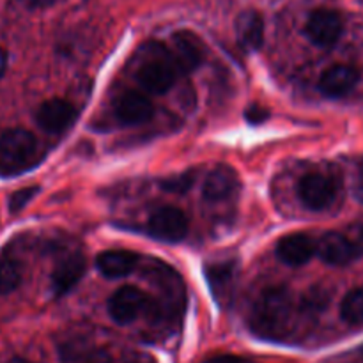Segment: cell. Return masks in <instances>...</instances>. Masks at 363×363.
Returning a JSON list of instances; mask_svg holds the SVG:
<instances>
[{
	"label": "cell",
	"mask_w": 363,
	"mask_h": 363,
	"mask_svg": "<svg viewBox=\"0 0 363 363\" xmlns=\"http://www.w3.org/2000/svg\"><path fill=\"white\" fill-rule=\"evenodd\" d=\"M291 308H293L291 294L284 287L266 291L255 305L250 325L252 330L266 339H280L286 333Z\"/></svg>",
	"instance_id": "obj_1"
},
{
	"label": "cell",
	"mask_w": 363,
	"mask_h": 363,
	"mask_svg": "<svg viewBox=\"0 0 363 363\" xmlns=\"http://www.w3.org/2000/svg\"><path fill=\"white\" fill-rule=\"evenodd\" d=\"M38 152V140L23 128L7 130L0 137V176H11L27 169Z\"/></svg>",
	"instance_id": "obj_2"
},
{
	"label": "cell",
	"mask_w": 363,
	"mask_h": 363,
	"mask_svg": "<svg viewBox=\"0 0 363 363\" xmlns=\"http://www.w3.org/2000/svg\"><path fill=\"white\" fill-rule=\"evenodd\" d=\"M142 87L152 94H165L176 84V62L172 55L158 43L149 45V57L137 73Z\"/></svg>",
	"instance_id": "obj_3"
},
{
	"label": "cell",
	"mask_w": 363,
	"mask_h": 363,
	"mask_svg": "<svg viewBox=\"0 0 363 363\" xmlns=\"http://www.w3.org/2000/svg\"><path fill=\"white\" fill-rule=\"evenodd\" d=\"M151 307L149 298L133 286H124L117 289L108 300V312L119 325H128L140 318Z\"/></svg>",
	"instance_id": "obj_4"
},
{
	"label": "cell",
	"mask_w": 363,
	"mask_h": 363,
	"mask_svg": "<svg viewBox=\"0 0 363 363\" xmlns=\"http://www.w3.org/2000/svg\"><path fill=\"white\" fill-rule=\"evenodd\" d=\"M344 30V21L337 11L332 9H318L311 14L307 25H305V34L308 35L314 45L330 48L340 39Z\"/></svg>",
	"instance_id": "obj_5"
},
{
	"label": "cell",
	"mask_w": 363,
	"mask_h": 363,
	"mask_svg": "<svg viewBox=\"0 0 363 363\" xmlns=\"http://www.w3.org/2000/svg\"><path fill=\"white\" fill-rule=\"evenodd\" d=\"M149 233L162 241L177 243L188 234V218L181 209L167 206L155 211L149 218Z\"/></svg>",
	"instance_id": "obj_6"
},
{
	"label": "cell",
	"mask_w": 363,
	"mask_h": 363,
	"mask_svg": "<svg viewBox=\"0 0 363 363\" xmlns=\"http://www.w3.org/2000/svg\"><path fill=\"white\" fill-rule=\"evenodd\" d=\"M298 195L308 209L321 211L328 208L335 199V184L325 174L312 172L301 177L298 184Z\"/></svg>",
	"instance_id": "obj_7"
},
{
	"label": "cell",
	"mask_w": 363,
	"mask_h": 363,
	"mask_svg": "<svg viewBox=\"0 0 363 363\" xmlns=\"http://www.w3.org/2000/svg\"><path fill=\"white\" fill-rule=\"evenodd\" d=\"M77 116V108L69 101L53 98L39 106L38 112H35V121L48 133H62L67 128L73 126Z\"/></svg>",
	"instance_id": "obj_8"
},
{
	"label": "cell",
	"mask_w": 363,
	"mask_h": 363,
	"mask_svg": "<svg viewBox=\"0 0 363 363\" xmlns=\"http://www.w3.org/2000/svg\"><path fill=\"white\" fill-rule=\"evenodd\" d=\"M87 269L85 255L82 252H73L60 259L52 272V289L55 296L69 293L82 280Z\"/></svg>",
	"instance_id": "obj_9"
},
{
	"label": "cell",
	"mask_w": 363,
	"mask_h": 363,
	"mask_svg": "<svg viewBox=\"0 0 363 363\" xmlns=\"http://www.w3.org/2000/svg\"><path fill=\"white\" fill-rule=\"evenodd\" d=\"M172 59L183 71H194L204 62V46L190 30H179L172 35Z\"/></svg>",
	"instance_id": "obj_10"
},
{
	"label": "cell",
	"mask_w": 363,
	"mask_h": 363,
	"mask_svg": "<svg viewBox=\"0 0 363 363\" xmlns=\"http://www.w3.org/2000/svg\"><path fill=\"white\" fill-rule=\"evenodd\" d=\"M315 254L330 266H347L357 259L358 250L342 234L326 233L315 245Z\"/></svg>",
	"instance_id": "obj_11"
},
{
	"label": "cell",
	"mask_w": 363,
	"mask_h": 363,
	"mask_svg": "<svg viewBox=\"0 0 363 363\" xmlns=\"http://www.w3.org/2000/svg\"><path fill=\"white\" fill-rule=\"evenodd\" d=\"M315 254V243L312 241L311 236L307 234H289L284 236L277 245V255L280 261L287 266H303L314 257Z\"/></svg>",
	"instance_id": "obj_12"
},
{
	"label": "cell",
	"mask_w": 363,
	"mask_h": 363,
	"mask_svg": "<svg viewBox=\"0 0 363 363\" xmlns=\"http://www.w3.org/2000/svg\"><path fill=\"white\" fill-rule=\"evenodd\" d=\"M360 80V73L357 67L347 66V64H337V66L328 67L319 78V89L323 94L330 98H339V96L347 94L351 89Z\"/></svg>",
	"instance_id": "obj_13"
},
{
	"label": "cell",
	"mask_w": 363,
	"mask_h": 363,
	"mask_svg": "<svg viewBox=\"0 0 363 363\" xmlns=\"http://www.w3.org/2000/svg\"><path fill=\"white\" fill-rule=\"evenodd\" d=\"M152 103L140 92H124L116 101V116L123 124H142L152 117Z\"/></svg>",
	"instance_id": "obj_14"
},
{
	"label": "cell",
	"mask_w": 363,
	"mask_h": 363,
	"mask_svg": "<svg viewBox=\"0 0 363 363\" xmlns=\"http://www.w3.org/2000/svg\"><path fill=\"white\" fill-rule=\"evenodd\" d=\"M240 186V177L234 172L233 167L220 165L213 169L206 177L204 184H202V195L208 201H223V199L230 197L234 191Z\"/></svg>",
	"instance_id": "obj_15"
},
{
	"label": "cell",
	"mask_w": 363,
	"mask_h": 363,
	"mask_svg": "<svg viewBox=\"0 0 363 363\" xmlns=\"http://www.w3.org/2000/svg\"><path fill=\"white\" fill-rule=\"evenodd\" d=\"M236 34L248 50H259L264 43V20L254 9H245L236 18Z\"/></svg>",
	"instance_id": "obj_16"
},
{
	"label": "cell",
	"mask_w": 363,
	"mask_h": 363,
	"mask_svg": "<svg viewBox=\"0 0 363 363\" xmlns=\"http://www.w3.org/2000/svg\"><path fill=\"white\" fill-rule=\"evenodd\" d=\"M138 257L128 250H106L96 259V266L106 279H123L130 275L137 266Z\"/></svg>",
	"instance_id": "obj_17"
},
{
	"label": "cell",
	"mask_w": 363,
	"mask_h": 363,
	"mask_svg": "<svg viewBox=\"0 0 363 363\" xmlns=\"http://www.w3.org/2000/svg\"><path fill=\"white\" fill-rule=\"evenodd\" d=\"M206 279H208L209 289L218 303H227L233 291L234 280V266L222 262V264L206 266Z\"/></svg>",
	"instance_id": "obj_18"
},
{
	"label": "cell",
	"mask_w": 363,
	"mask_h": 363,
	"mask_svg": "<svg viewBox=\"0 0 363 363\" xmlns=\"http://www.w3.org/2000/svg\"><path fill=\"white\" fill-rule=\"evenodd\" d=\"M21 264L11 257L0 259V294H9L21 284Z\"/></svg>",
	"instance_id": "obj_19"
},
{
	"label": "cell",
	"mask_w": 363,
	"mask_h": 363,
	"mask_svg": "<svg viewBox=\"0 0 363 363\" xmlns=\"http://www.w3.org/2000/svg\"><path fill=\"white\" fill-rule=\"evenodd\" d=\"M340 315L350 325H363V289H354L344 298Z\"/></svg>",
	"instance_id": "obj_20"
},
{
	"label": "cell",
	"mask_w": 363,
	"mask_h": 363,
	"mask_svg": "<svg viewBox=\"0 0 363 363\" xmlns=\"http://www.w3.org/2000/svg\"><path fill=\"white\" fill-rule=\"evenodd\" d=\"M195 177H197V174L194 170H188V172L177 174V176L162 181V188L165 191H170V194H186L194 186Z\"/></svg>",
	"instance_id": "obj_21"
},
{
	"label": "cell",
	"mask_w": 363,
	"mask_h": 363,
	"mask_svg": "<svg viewBox=\"0 0 363 363\" xmlns=\"http://www.w3.org/2000/svg\"><path fill=\"white\" fill-rule=\"evenodd\" d=\"M39 194L38 186H27L21 188V190L14 191L9 199V211L11 213H20L25 206L30 204L32 199Z\"/></svg>",
	"instance_id": "obj_22"
},
{
	"label": "cell",
	"mask_w": 363,
	"mask_h": 363,
	"mask_svg": "<svg viewBox=\"0 0 363 363\" xmlns=\"http://www.w3.org/2000/svg\"><path fill=\"white\" fill-rule=\"evenodd\" d=\"M268 117H269V112L266 108H262V106H250V108L247 110V121L252 124L264 123Z\"/></svg>",
	"instance_id": "obj_23"
},
{
	"label": "cell",
	"mask_w": 363,
	"mask_h": 363,
	"mask_svg": "<svg viewBox=\"0 0 363 363\" xmlns=\"http://www.w3.org/2000/svg\"><path fill=\"white\" fill-rule=\"evenodd\" d=\"M204 363H255V362L247 360V358L236 357V354H222V357L209 358V360Z\"/></svg>",
	"instance_id": "obj_24"
},
{
	"label": "cell",
	"mask_w": 363,
	"mask_h": 363,
	"mask_svg": "<svg viewBox=\"0 0 363 363\" xmlns=\"http://www.w3.org/2000/svg\"><path fill=\"white\" fill-rule=\"evenodd\" d=\"M23 6H27L28 9H45V7L53 6L57 0H20Z\"/></svg>",
	"instance_id": "obj_25"
},
{
	"label": "cell",
	"mask_w": 363,
	"mask_h": 363,
	"mask_svg": "<svg viewBox=\"0 0 363 363\" xmlns=\"http://www.w3.org/2000/svg\"><path fill=\"white\" fill-rule=\"evenodd\" d=\"M357 199H362L363 201V167H360V176H357Z\"/></svg>",
	"instance_id": "obj_26"
},
{
	"label": "cell",
	"mask_w": 363,
	"mask_h": 363,
	"mask_svg": "<svg viewBox=\"0 0 363 363\" xmlns=\"http://www.w3.org/2000/svg\"><path fill=\"white\" fill-rule=\"evenodd\" d=\"M7 69V52L4 48H0V78L4 77Z\"/></svg>",
	"instance_id": "obj_27"
},
{
	"label": "cell",
	"mask_w": 363,
	"mask_h": 363,
	"mask_svg": "<svg viewBox=\"0 0 363 363\" xmlns=\"http://www.w3.org/2000/svg\"><path fill=\"white\" fill-rule=\"evenodd\" d=\"M354 247H357L358 254H360V252H363V225H362L360 233H358V243L354 245Z\"/></svg>",
	"instance_id": "obj_28"
},
{
	"label": "cell",
	"mask_w": 363,
	"mask_h": 363,
	"mask_svg": "<svg viewBox=\"0 0 363 363\" xmlns=\"http://www.w3.org/2000/svg\"><path fill=\"white\" fill-rule=\"evenodd\" d=\"M7 363H30V362L23 360V358H13V360H9Z\"/></svg>",
	"instance_id": "obj_29"
}]
</instances>
